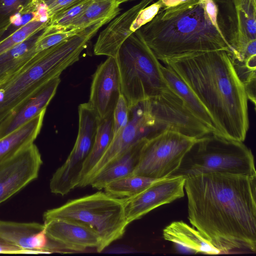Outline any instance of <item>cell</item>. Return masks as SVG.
Wrapping results in <instances>:
<instances>
[{
    "label": "cell",
    "mask_w": 256,
    "mask_h": 256,
    "mask_svg": "<svg viewBox=\"0 0 256 256\" xmlns=\"http://www.w3.org/2000/svg\"><path fill=\"white\" fill-rule=\"evenodd\" d=\"M190 222L221 254L256 251V175L186 178Z\"/></svg>",
    "instance_id": "1"
},
{
    "label": "cell",
    "mask_w": 256,
    "mask_h": 256,
    "mask_svg": "<svg viewBox=\"0 0 256 256\" xmlns=\"http://www.w3.org/2000/svg\"><path fill=\"white\" fill-rule=\"evenodd\" d=\"M162 62L194 92L220 134L244 142L249 128L248 98L227 52H193Z\"/></svg>",
    "instance_id": "2"
},
{
    "label": "cell",
    "mask_w": 256,
    "mask_h": 256,
    "mask_svg": "<svg viewBox=\"0 0 256 256\" xmlns=\"http://www.w3.org/2000/svg\"><path fill=\"white\" fill-rule=\"evenodd\" d=\"M140 30L148 46L161 62L193 52L224 50L231 52L230 46L200 1L161 8Z\"/></svg>",
    "instance_id": "3"
},
{
    "label": "cell",
    "mask_w": 256,
    "mask_h": 256,
    "mask_svg": "<svg viewBox=\"0 0 256 256\" xmlns=\"http://www.w3.org/2000/svg\"><path fill=\"white\" fill-rule=\"evenodd\" d=\"M90 27L37 52L20 70L0 82V123L42 86L79 60L94 36Z\"/></svg>",
    "instance_id": "4"
},
{
    "label": "cell",
    "mask_w": 256,
    "mask_h": 256,
    "mask_svg": "<svg viewBox=\"0 0 256 256\" xmlns=\"http://www.w3.org/2000/svg\"><path fill=\"white\" fill-rule=\"evenodd\" d=\"M256 175L254 157L242 142L211 132L196 138L170 176L186 178L200 174Z\"/></svg>",
    "instance_id": "5"
},
{
    "label": "cell",
    "mask_w": 256,
    "mask_h": 256,
    "mask_svg": "<svg viewBox=\"0 0 256 256\" xmlns=\"http://www.w3.org/2000/svg\"><path fill=\"white\" fill-rule=\"evenodd\" d=\"M115 58L121 94L129 108L169 88L162 74L160 61L144 42L140 29L124 42Z\"/></svg>",
    "instance_id": "6"
},
{
    "label": "cell",
    "mask_w": 256,
    "mask_h": 256,
    "mask_svg": "<svg viewBox=\"0 0 256 256\" xmlns=\"http://www.w3.org/2000/svg\"><path fill=\"white\" fill-rule=\"evenodd\" d=\"M55 218H66L84 224L100 236V252L113 242L120 239L128 226L124 198H117L104 192H98L70 200L43 214L44 222Z\"/></svg>",
    "instance_id": "7"
},
{
    "label": "cell",
    "mask_w": 256,
    "mask_h": 256,
    "mask_svg": "<svg viewBox=\"0 0 256 256\" xmlns=\"http://www.w3.org/2000/svg\"><path fill=\"white\" fill-rule=\"evenodd\" d=\"M129 108L128 123L114 136L100 159L80 182L78 188L90 186L92 180L102 170L135 143L144 139L149 140L170 130V118L158 96L140 101Z\"/></svg>",
    "instance_id": "8"
},
{
    "label": "cell",
    "mask_w": 256,
    "mask_h": 256,
    "mask_svg": "<svg viewBox=\"0 0 256 256\" xmlns=\"http://www.w3.org/2000/svg\"><path fill=\"white\" fill-rule=\"evenodd\" d=\"M218 7L217 22L230 48L228 54L238 74L256 70V58L248 57L247 46L256 40V2L254 0H214Z\"/></svg>",
    "instance_id": "9"
},
{
    "label": "cell",
    "mask_w": 256,
    "mask_h": 256,
    "mask_svg": "<svg viewBox=\"0 0 256 256\" xmlns=\"http://www.w3.org/2000/svg\"><path fill=\"white\" fill-rule=\"evenodd\" d=\"M196 139L166 130L148 140L132 175L156 179L169 177L179 167Z\"/></svg>",
    "instance_id": "10"
},
{
    "label": "cell",
    "mask_w": 256,
    "mask_h": 256,
    "mask_svg": "<svg viewBox=\"0 0 256 256\" xmlns=\"http://www.w3.org/2000/svg\"><path fill=\"white\" fill-rule=\"evenodd\" d=\"M42 164L41 154L34 143L0 162V204L36 178Z\"/></svg>",
    "instance_id": "11"
},
{
    "label": "cell",
    "mask_w": 256,
    "mask_h": 256,
    "mask_svg": "<svg viewBox=\"0 0 256 256\" xmlns=\"http://www.w3.org/2000/svg\"><path fill=\"white\" fill-rule=\"evenodd\" d=\"M186 178L169 176L158 180L134 196L124 198V214L128 224L152 210L184 196Z\"/></svg>",
    "instance_id": "12"
},
{
    "label": "cell",
    "mask_w": 256,
    "mask_h": 256,
    "mask_svg": "<svg viewBox=\"0 0 256 256\" xmlns=\"http://www.w3.org/2000/svg\"><path fill=\"white\" fill-rule=\"evenodd\" d=\"M46 234L55 244L56 252H83L95 249L100 252L102 244L92 228L66 218H55L44 223Z\"/></svg>",
    "instance_id": "13"
},
{
    "label": "cell",
    "mask_w": 256,
    "mask_h": 256,
    "mask_svg": "<svg viewBox=\"0 0 256 256\" xmlns=\"http://www.w3.org/2000/svg\"><path fill=\"white\" fill-rule=\"evenodd\" d=\"M120 95L116 60L108 56L98 66L93 76L88 102L100 119L113 112Z\"/></svg>",
    "instance_id": "14"
},
{
    "label": "cell",
    "mask_w": 256,
    "mask_h": 256,
    "mask_svg": "<svg viewBox=\"0 0 256 256\" xmlns=\"http://www.w3.org/2000/svg\"><path fill=\"white\" fill-rule=\"evenodd\" d=\"M154 0H142L114 18L99 34L94 47L96 56L116 58L124 42L132 33L131 25L140 11Z\"/></svg>",
    "instance_id": "15"
},
{
    "label": "cell",
    "mask_w": 256,
    "mask_h": 256,
    "mask_svg": "<svg viewBox=\"0 0 256 256\" xmlns=\"http://www.w3.org/2000/svg\"><path fill=\"white\" fill-rule=\"evenodd\" d=\"M60 82V77L52 79L32 96L14 110L0 123V139L30 120L46 108L54 96Z\"/></svg>",
    "instance_id": "16"
},
{
    "label": "cell",
    "mask_w": 256,
    "mask_h": 256,
    "mask_svg": "<svg viewBox=\"0 0 256 256\" xmlns=\"http://www.w3.org/2000/svg\"><path fill=\"white\" fill-rule=\"evenodd\" d=\"M0 236L25 250V254L49 253L47 251L49 240L44 224L0 220Z\"/></svg>",
    "instance_id": "17"
},
{
    "label": "cell",
    "mask_w": 256,
    "mask_h": 256,
    "mask_svg": "<svg viewBox=\"0 0 256 256\" xmlns=\"http://www.w3.org/2000/svg\"><path fill=\"white\" fill-rule=\"evenodd\" d=\"M148 140H142L130 146L102 170L92 180L90 186L100 190L113 181L132 175Z\"/></svg>",
    "instance_id": "18"
},
{
    "label": "cell",
    "mask_w": 256,
    "mask_h": 256,
    "mask_svg": "<svg viewBox=\"0 0 256 256\" xmlns=\"http://www.w3.org/2000/svg\"><path fill=\"white\" fill-rule=\"evenodd\" d=\"M160 68L168 87L182 99L192 114L213 132L219 134L212 117L192 90L170 68L160 63Z\"/></svg>",
    "instance_id": "19"
},
{
    "label": "cell",
    "mask_w": 256,
    "mask_h": 256,
    "mask_svg": "<svg viewBox=\"0 0 256 256\" xmlns=\"http://www.w3.org/2000/svg\"><path fill=\"white\" fill-rule=\"evenodd\" d=\"M164 238L195 253L217 254L220 252L205 239L196 228L182 221L174 222L162 231Z\"/></svg>",
    "instance_id": "20"
},
{
    "label": "cell",
    "mask_w": 256,
    "mask_h": 256,
    "mask_svg": "<svg viewBox=\"0 0 256 256\" xmlns=\"http://www.w3.org/2000/svg\"><path fill=\"white\" fill-rule=\"evenodd\" d=\"M46 110L0 139V162L18 152L34 142L42 128Z\"/></svg>",
    "instance_id": "21"
},
{
    "label": "cell",
    "mask_w": 256,
    "mask_h": 256,
    "mask_svg": "<svg viewBox=\"0 0 256 256\" xmlns=\"http://www.w3.org/2000/svg\"><path fill=\"white\" fill-rule=\"evenodd\" d=\"M46 26L0 54V82L14 74L37 53L36 44Z\"/></svg>",
    "instance_id": "22"
},
{
    "label": "cell",
    "mask_w": 256,
    "mask_h": 256,
    "mask_svg": "<svg viewBox=\"0 0 256 256\" xmlns=\"http://www.w3.org/2000/svg\"><path fill=\"white\" fill-rule=\"evenodd\" d=\"M113 137L112 112L100 120L94 142L83 165L79 183L88 174L100 159L111 143Z\"/></svg>",
    "instance_id": "23"
},
{
    "label": "cell",
    "mask_w": 256,
    "mask_h": 256,
    "mask_svg": "<svg viewBox=\"0 0 256 256\" xmlns=\"http://www.w3.org/2000/svg\"><path fill=\"white\" fill-rule=\"evenodd\" d=\"M116 0H91L83 12L70 25L68 30H82L101 20L110 22L119 13Z\"/></svg>",
    "instance_id": "24"
},
{
    "label": "cell",
    "mask_w": 256,
    "mask_h": 256,
    "mask_svg": "<svg viewBox=\"0 0 256 256\" xmlns=\"http://www.w3.org/2000/svg\"><path fill=\"white\" fill-rule=\"evenodd\" d=\"M159 180L130 175L109 183L104 189L106 193L115 198H130L141 193Z\"/></svg>",
    "instance_id": "25"
},
{
    "label": "cell",
    "mask_w": 256,
    "mask_h": 256,
    "mask_svg": "<svg viewBox=\"0 0 256 256\" xmlns=\"http://www.w3.org/2000/svg\"><path fill=\"white\" fill-rule=\"evenodd\" d=\"M91 0H82L79 3L50 17L48 27L56 30H68L72 22L83 12Z\"/></svg>",
    "instance_id": "26"
},
{
    "label": "cell",
    "mask_w": 256,
    "mask_h": 256,
    "mask_svg": "<svg viewBox=\"0 0 256 256\" xmlns=\"http://www.w3.org/2000/svg\"><path fill=\"white\" fill-rule=\"evenodd\" d=\"M49 22L31 21L0 40V54L22 42L38 30L46 26Z\"/></svg>",
    "instance_id": "27"
},
{
    "label": "cell",
    "mask_w": 256,
    "mask_h": 256,
    "mask_svg": "<svg viewBox=\"0 0 256 256\" xmlns=\"http://www.w3.org/2000/svg\"><path fill=\"white\" fill-rule=\"evenodd\" d=\"M82 30H56L50 28L48 25L36 44V51L40 52L51 48L76 35Z\"/></svg>",
    "instance_id": "28"
},
{
    "label": "cell",
    "mask_w": 256,
    "mask_h": 256,
    "mask_svg": "<svg viewBox=\"0 0 256 256\" xmlns=\"http://www.w3.org/2000/svg\"><path fill=\"white\" fill-rule=\"evenodd\" d=\"M129 110V106L126 100L121 94L113 112L114 136L118 133L128 123Z\"/></svg>",
    "instance_id": "29"
},
{
    "label": "cell",
    "mask_w": 256,
    "mask_h": 256,
    "mask_svg": "<svg viewBox=\"0 0 256 256\" xmlns=\"http://www.w3.org/2000/svg\"><path fill=\"white\" fill-rule=\"evenodd\" d=\"M162 8V2L158 0L141 10L131 25V32H134L150 22Z\"/></svg>",
    "instance_id": "30"
},
{
    "label": "cell",
    "mask_w": 256,
    "mask_h": 256,
    "mask_svg": "<svg viewBox=\"0 0 256 256\" xmlns=\"http://www.w3.org/2000/svg\"><path fill=\"white\" fill-rule=\"evenodd\" d=\"M32 0H0V23L24 10Z\"/></svg>",
    "instance_id": "31"
},
{
    "label": "cell",
    "mask_w": 256,
    "mask_h": 256,
    "mask_svg": "<svg viewBox=\"0 0 256 256\" xmlns=\"http://www.w3.org/2000/svg\"><path fill=\"white\" fill-rule=\"evenodd\" d=\"M82 0H57L48 5V10L50 18L57 13L73 6Z\"/></svg>",
    "instance_id": "32"
},
{
    "label": "cell",
    "mask_w": 256,
    "mask_h": 256,
    "mask_svg": "<svg viewBox=\"0 0 256 256\" xmlns=\"http://www.w3.org/2000/svg\"><path fill=\"white\" fill-rule=\"evenodd\" d=\"M204 8L214 25L218 30L217 22L218 7L214 0H205L203 2Z\"/></svg>",
    "instance_id": "33"
},
{
    "label": "cell",
    "mask_w": 256,
    "mask_h": 256,
    "mask_svg": "<svg viewBox=\"0 0 256 256\" xmlns=\"http://www.w3.org/2000/svg\"><path fill=\"white\" fill-rule=\"evenodd\" d=\"M0 254H25V250L12 244L0 236Z\"/></svg>",
    "instance_id": "34"
},
{
    "label": "cell",
    "mask_w": 256,
    "mask_h": 256,
    "mask_svg": "<svg viewBox=\"0 0 256 256\" xmlns=\"http://www.w3.org/2000/svg\"><path fill=\"white\" fill-rule=\"evenodd\" d=\"M162 8H166L176 7L180 5L198 2L200 0H160Z\"/></svg>",
    "instance_id": "35"
},
{
    "label": "cell",
    "mask_w": 256,
    "mask_h": 256,
    "mask_svg": "<svg viewBox=\"0 0 256 256\" xmlns=\"http://www.w3.org/2000/svg\"><path fill=\"white\" fill-rule=\"evenodd\" d=\"M8 24V21L0 23V40L7 29Z\"/></svg>",
    "instance_id": "36"
},
{
    "label": "cell",
    "mask_w": 256,
    "mask_h": 256,
    "mask_svg": "<svg viewBox=\"0 0 256 256\" xmlns=\"http://www.w3.org/2000/svg\"><path fill=\"white\" fill-rule=\"evenodd\" d=\"M48 6L57 0H42Z\"/></svg>",
    "instance_id": "37"
},
{
    "label": "cell",
    "mask_w": 256,
    "mask_h": 256,
    "mask_svg": "<svg viewBox=\"0 0 256 256\" xmlns=\"http://www.w3.org/2000/svg\"><path fill=\"white\" fill-rule=\"evenodd\" d=\"M129 0H116V2L119 5H120L122 3H123V2L129 1Z\"/></svg>",
    "instance_id": "38"
},
{
    "label": "cell",
    "mask_w": 256,
    "mask_h": 256,
    "mask_svg": "<svg viewBox=\"0 0 256 256\" xmlns=\"http://www.w3.org/2000/svg\"><path fill=\"white\" fill-rule=\"evenodd\" d=\"M205 0H200V2L203 3Z\"/></svg>",
    "instance_id": "39"
},
{
    "label": "cell",
    "mask_w": 256,
    "mask_h": 256,
    "mask_svg": "<svg viewBox=\"0 0 256 256\" xmlns=\"http://www.w3.org/2000/svg\"><path fill=\"white\" fill-rule=\"evenodd\" d=\"M254 1L256 2V0H254Z\"/></svg>",
    "instance_id": "40"
}]
</instances>
